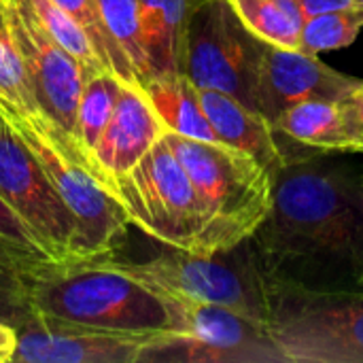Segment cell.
Here are the masks:
<instances>
[{
  "label": "cell",
  "mask_w": 363,
  "mask_h": 363,
  "mask_svg": "<svg viewBox=\"0 0 363 363\" xmlns=\"http://www.w3.org/2000/svg\"><path fill=\"white\" fill-rule=\"evenodd\" d=\"M140 87L147 94L166 132L181 134L187 138L219 143L202 108L198 87L183 72L151 77L145 83H140Z\"/></svg>",
  "instance_id": "17"
},
{
  "label": "cell",
  "mask_w": 363,
  "mask_h": 363,
  "mask_svg": "<svg viewBox=\"0 0 363 363\" xmlns=\"http://www.w3.org/2000/svg\"><path fill=\"white\" fill-rule=\"evenodd\" d=\"M164 134L166 128L143 87L138 83H121L113 115L89 153V164L111 187V183L132 170Z\"/></svg>",
  "instance_id": "14"
},
{
  "label": "cell",
  "mask_w": 363,
  "mask_h": 363,
  "mask_svg": "<svg viewBox=\"0 0 363 363\" xmlns=\"http://www.w3.org/2000/svg\"><path fill=\"white\" fill-rule=\"evenodd\" d=\"M0 196L28 221L57 262L68 259L74 217L0 106Z\"/></svg>",
  "instance_id": "11"
},
{
  "label": "cell",
  "mask_w": 363,
  "mask_h": 363,
  "mask_svg": "<svg viewBox=\"0 0 363 363\" xmlns=\"http://www.w3.org/2000/svg\"><path fill=\"white\" fill-rule=\"evenodd\" d=\"M302 49L264 43L259 77V113L272 123L283 111L304 100H345L362 85Z\"/></svg>",
  "instance_id": "13"
},
{
  "label": "cell",
  "mask_w": 363,
  "mask_h": 363,
  "mask_svg": "<svg viewBox=\"0 0 363 363\" xmlns=\"http://www.w3.org/2000/svg\"><path fill=\"white\" fill-rule=\"evenodd\" d=\"M0 2H2V0H0Z\"/></svg>",
  "instance_id": "32"
},
{
  "label": "cell",
  "mask_w": 363,
  "mask_h": 363,
  "mask_svg": "<svg viewBox=\"0 0 363 363\" xmlns=\"http://www.w3.org/2000/svg\"><path fill=\"white\" fill-rule=\"evenodd\" d=\"M0 106L17 115L38 113L21 51L9 26L4 0L0 2Z\"/></svg>",
  "instance_id": "23"
},
{
  "label": "cell",
  "mask_w": 363,
  "mask_h": 363,
  "mask_svg": "<svg viewBox=\"0 0 363 363\" xmlns=\"http://www.w3.org/2000/svg\"><path fill=\"white\" fill-rule=\"evenodd\" d=\"M306 17L317 15V13H325V11H334V9H347V6H355L353 0H294Z\"/></svg>",
  "instance_id": "29"
},
{
  "label": "cell",
  "mask_w": 363,
  "mask_h": 363,
  "mask_svg": "<svg viewBox=\"0 0 363 363\" xmlns=\"http://www.w3.org/2000/svg\"><path fill=\"white\" fill-rule=\"evenodd\" d=\"M266 332L285 363H363V296H268Z\"/></svg>",
  "instance_id": "8"
},
{
  "label": "cell",
  "mask_w": 363,
  "mask_h": 363,
  "mask_svg": "<svg viewBox=\"0 0 363 363\" xmlns=\"http://www.w3.org/2000/svg\"><path fill=\"white\" fill-rule=\"evenodd\" d=\"M362 28L363 11L357 6L317 13L304 19L298 49L313 55H319L321 51L342 49L355 43Z\"/></svg>",
  "instance_id": "24"
},
{
  "label": "cell",
  "mask_w": 363,
  "mask_h": 363,
  "mask_svg": "<svg viewBox=\"0 0 363 363\" xmlns=\"http://www.w3.org/2000/svg\"><path fill=\"white\" fill-rule=\"evenodd\" d=\"M268 296H362L363 168L287 157L264 223L245 242Z\"/></svg>",
  "instance_id": "1"
},
{
  "label": "cell",
  "mask_w": 363,
  "mask_h": 363,
  "mask_svg": "<svg viewBox=\"0 0 363 363\" xmlns=\"http://www.w3.org/2000/svg\"><path fill=\"white\" fill-rule=\"evenodd\" d=\"M32 315L26 277L17 268L0 262V323L19 325Z\"/></svg>",
  "instance_id": "27"
},
{
  "label": "cell",
  "mask_w": 363,
  "mask_h": 363,
  "mask_svg": "<svg viewBox=\"0 0 363 363\" xmlns=\"http://www.w3.org/2000/svg\"><path fill=\"white\" fill-rule=\"evenodd\" d=\"M57 6H62L66 13H70L79 23L81 28L87 32L100 62L104 64V68L113 74H117L123 83H138L134 70L130 68V64L115 51V47L111 45L98 15H96V6H94V0H53Z\"/></svg>",
  "instance_id": "26"
},
{
  "label": "cell",
  "mask_w": 363,
  "mask_h": 363,
  "mask_svg": "<svg viewBox=\"0 0 363 363\" xmlns=\"http://www.w3.org/2000/svg\"><path fill=\"white\" fill-rule=\"evenodd\" d=\"M130 223L168 249L196 255L204 217L196 189L164 136L111 183Z\"/></svg>",
  "instance_id": "6"
},
{
  "label": "cell",
  "mask_w": 363,
  "mask_h": 363,
  "mask_svg": "<svg viewBox=\"0 0 363 363\" xmlns=\"http://www.w3.org/2000/svg\"><path fill=\"white\" fill-rule=\"evenodd\" d=\"M94 6L111 45L130 64L140 85L147 79L140 45V0H94Z\"/></svg>",
  "instance_id": "21"
},
{
  "label": "cell",
  "mask_w": 363,
  "mask_h": 363,
  "mask_svg": "<svg viewBox=\"0 0 363 363\" xmlns=\"http://www.w3.org/2000/svg\"><path fill=\"white\" fill-rule=\"evenodd\" d=\"M198 91L202 108L217 134V140L255 160L274 181L281 168L287 164V157L281 149L279 136L274 134L270 121L262 113L247 108L242 102L223 91Z\"/></svg>",
  "instance_id": "15"
},
{
  "label": "cell",
  "mask_w": 363,
  "mask_h": 363,
  "mask_svg": "<svg viewBox=\"0 0 363 363\" xmlns=\"http://www.w3.org/2000/svg\"><path fill=\"white\" fill-rule=\"evenodd\" d=\"M340 111H342L345 128L353 143V151L363 153V83L345 100H340Z\"/></svg>",
  "instance_id": "28"
},
{
  "label": "cell",
  "mask_w": 363,
  "mask_h": 363,
  "mask_svg": "<svg viewBox=\"0 0 363 363\" xmlns=\"http://www.w3.org/2000/svg\"><path fill=\"white\" fill-rule=\"evenodd\" d=\"M160 296L168 332L151 336L136 363H285L264 323L225 306Z\"/></svg>",
  "instance_id": "5"
},
{
  "label": "cell",
  "mask_w": 363,
  "mask_h": 363,
  "mask_svg": "<svg viewBox=\"0 0 363 363\" xmlns=\"http://www.w3.org/2000/svg\"><path fill=\"white\" fill-rule=\"evenodd\" d=\"M30 6L32 15L38 19V23L45 28V32L60 43L68 53H72L87 70H106L104 64L100 62L87 32L81 28V23L66 13L62 6H57L53 0H26Z\"/></svg>",
  "instance_id": "25"
},
{
  "label": "cell",
  "mask_w": 363,
  "mask_h": 363,
  "mask_svg": "<svg viewBox=\"0 0 363 363\" xmlns=\"http://www.w3.org/2000/svg\"><path fill=\"white\" fill-rule=\"evenodd\" d=\"M4 9L28 70L38 113L74 138L77 106L91 70L45 32L26 0H4Z\"/></svg>",
  "instance_id": "10"
},
{
  "label": "cell",
  "mask_w": 363,
  "mask_h": 363,
  "mask_svg": "<svg viewBox=\"0 0 363 363\" xmlns=\"http://www.w3.org/2000/svg\"><path fill=\"white\" fill-rule=\"evenodd\" d=\"M0 262L30 274L57 262L28 221L0 196Z\"/></svg>",
  "instance_id": "22"
},
{
  "label": "cell",
  "mask_w": 363,
  "mask_h": 363,
  "mask_svg": "<svg viewBox=\"0 0 363 363\" xmlns=\"http://www.w3.org/2000/svg\"><path fill=\"white\" fill-rule=\"evenodd\" d=\"M164 140L183 164L200 200L204 228L196 255H225L247 242L272 204V179L249 155L166 132Z\"/></svg>",
  "instance_id": "3"
},
{
  "label": "cell",
  "mask_w": 363,
  "mask_h": 363,
  "mask_svg": "<svg viewBox=\"0 0 363 363\" xmlns=\"http://www.w3.org/2000/svg\"><path fill=\"white\" fill-rule=\"evenodd\" d=\"M121 83L123 81L108 70L91 72L83 83L79 106H77L74 138L83 149V153L87 155V160L113 115Z\"/></svg>",
  "instance_id": "20"
},
{
  "label": "cell",
  "mask_w": 363,
  "mask_h": 363,
  "mask_svg": "<svg viewBox=\"0 0 363 363\" xmlns=\"http://www.w3.org/2000/svg\"><path fill=\"white\" fill-rule=\"evenodd\" d=\"M359 294L363 296V279H362V285H359Z\"/></svg>",
  "instance_id": "31"
},
{
  "label": "cell",
  "mask_w": 363,
  "mask_h": 363,
  "mask_svg": "<svg viewBox=\"0 0 363 363\" xmlns=\"http://www.w3.org/2000/svg\"><path fill=\"white\" fill-rule=\"evenodd\" d=\"M277 136H285L315 151L355 153L345 128L340 102L304 100L283 111L272 123Z\"/></svg>",
  "instance_id": "18"
},
{
  "label": "cell",
  "mask_w": 363,
  "mask_h": 363,
  "mask_svg": "<svg viewBox=\"0 0 363 363\" xmlns=\"http://www.w3.org/2000/svg\"><path fill=\"white\" fill-rule=\"evenodd\" d=\"M23 277L32 313L102 330L168 332L162 296L106 259L53 262Z\"/></svg>",
  "instance_id": "2"
},
{
  "label": "cell",
  "mask_w": 363,
  "mask_h": 363,
  "mask_svg": "<svg viewBox=\"0 0 363 363\" xmlns=\"http://www.w3.org/2000/svg\"><path fill=\"white\" fill-rule=\"evenodd\" d=\"M264 40L236 15L230 0H202L189 17L183 74L198 89L223 91L259 113Z\"/></svg>",
  "instance_id": "7"
},
{
  "label": "cell",
  "mask_w": 363,
  "mask_h": 363,
  "mask_svg": "<svg viewBox=\"0 0 363 363\" xmlns=\"http://www.w3.org/2000/svg\"><path fill=\"white\" fill-rule=\"evenodd\" d=\"M106 262L160 294L225 306L266 325L268 298L249 255L240 266L221 262L219 255H191L177 249L147 262H121L115 255Z\"/></svg>",
  "instance_id": "9"
},
{
  "label": "cell",
  "mask_w": 363,
  "mask_h": 363,
  "mask_svg": "<svg viewBox=\"0 0 363 363\" xmlns=\"http://www.w3.org/2000/svg\"><path fill=\"white\" fill-rule=\"evenodd\" d=\"M11 363H136L155 334L102 330L32 313L17 328Z\"/></svg>",
  "instance_id": "12"
},
{
  "label": "cell",
  "mask_w": 363,
  "mask_h": 363,
  "mask_svg": "<svg viewBox=\"0 0 363 363\" xmlns=\"http://www.w3.org/2000/svg\"><path fill=\"white\" fill-rule=\"evenodd\" d=\"M242 23L264 43L298 49L304 11L294 0H230Z\"/></svg>",
  "instance_id": "19"
},
{
  "label": "cell",
  "mask_w": 363,
  "mask_h": 363,
  "mask_svg": "<svg viewBox=\"0 0 363 363\" xmlns=\"http://www.w3.org/2000/svg\"><path fill=\"white\" fill-rule=\"evenodd\" d=\"M200 2L202 0H140V45L147 79L183 72L187 23Z\"/></svg>",
  "instance_id": "16"
},
{
  "label": "cell",
  "mask_w": 363,
  "mask_h": 363,
  "mask_svg": "<svg viewBox=\"0 0 363 363\" xmlns=\"http://www.w3.org/2000/svg\"><path fill=\"white\" fill-rule=\"evenodd\" d=\"M4 113L74 217L68 259L94 262L115 255L132 223L119 198L96 174L77 140L40 113Z\"/></svg>",
  "instance_id": "4"
},
{
  "label": "cell",
  "mask_w": 363,
  "mask_h": 363,
  "mask_svg": "<svg viewBox=\"0 0 363 363\" xmlns=\"http://www.w3.org/2000/svg\"><path fill=\"white\" fill-rule=\"evenodd\" d=\"M355 2V6L359 9V11H363V0H353Z\"/></svg>",
  "instance_id": "30"
}]
</instances>
